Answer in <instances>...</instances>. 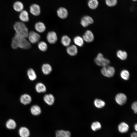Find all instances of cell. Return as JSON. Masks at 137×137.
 Instances as JSON below:
<instances>
[{"mask_svg": "<svg viewBox=\"0 0 137 137\" xmlns=\"http://www.w3.org/2000/svg\"><path fill=\"white\" fill-rule=\"evenodd\" d=\"M26 38L15 33L12 40L11 47L14 49L19 48L25 49H30L31 47V43Z\"/></svg>", "mask_w": 137, "mask_h": 137, "instance_id": "cell-1", "label": "cell"}, {"mask_svg": "<svg viewBox=\"0 0 137 137\" xmlns=\"http://www.w3.org/2000/svg\"><path fill=\"white\" fill-rule=\"evenodd\" d=\"M15 34L27 38L29 33L28 29L24 22L19 21L15 23L13 26Z\"/></svg>", "mask_w": 137, "mask_h": 137, "instance_id": "cell-2", "label": "cell"}, {"mask_svg": "<svg viewBox=\"0 0 137 137\" xmlns=\"http://www.w3.org/2000/svg\"><path fill=\"white\" fill-rule=\"evenodd\" d=\"M94 61L97 65L102 67L109 65L110 63V61L104 57L103 55L100 53L98 54Z\"/></svg>", "mask_w": 137, "mask_h": 137, "instance_id": "cell-3", "label": "cell"}, {"mask_svg": "<svg viewBox=\"0 0 137 137\" xmlns=\"http://www.w3.org/2000/svg\"><path fill=\"white\" fill-rule=\"evenodd\" d=\"M101 72L104 76L110 78L114 75L115 70L113 67L108 65L102 67L101 70Z\"/></svg>", "mask_w": 137, "mask_h": 137, "instance_id": "cell-4", "label": "cell"}, {"mask_svg": "<svg viewBox=\"0 0 137 137\" xmlns=\"http://www.w3.org/2000/svg\"><path fill=\"white\" fill-rule=\"evenodd\" d=\"M27 38L30 43L35 44L39 42L41 37L38 33L33 31H31L29 32Z\"/></svg>", "mask_w": 137, "mask_h": 137, "instance_id": "cell-5", "label": "cell"}, {"mask_svg": "<svg viewBox=\"0 0 137 137\" xmlns=\"http://www.w3.org/2000/svg\"><path fill=\"white\" fill-rule=\"evenodd\" d=\"M127 97L124 94L122 93L117 94L115 96L116 102L118 105H122L126 103L127 100Z\"/></svg>", "mask_w": 137, "mask_h": 137, "instance_id": "cell-6", "label": "cell"}, {"mask_svg": "<svg viewBox=\"0 0 137 137\" xmlns=\"http://www.w3.org/2000/svg\"><path fill=\"white\" fill-rule=\"evenodd\" d=\"M46 39L49 43L54 44L56 43L58 40L57 34L54 31H49L47 34Z\"/></svg>", "mask_w": 137, "mask_h": 137, "instance_id": "cell-7", "label": "cell"}, {"mask_svg": "<svg viewBox=\"0 0 137 137\" xmlns=\"http://www.w3.org/2000/svg\"><path fill=\"white\" fill-rule=\"evenodd\" d=\"M94 21L90 16L85 15L83 16L81 19L80 24L84 27L88 26L89 25L93 23Z\"/></svg>", "mask_w": 137, "mask_h": 137, "instance_id": "cell-8", "label": "cell"}, {"mask_svg": "<svg viewBox=\"0 0 137 137\" xmlns=\"http://www.w3.org/2000/svg\"><path fill=\"white\" fill-rule=\"evenodd\" d=\"M84 41L88 43L93 41L94 39V36L92 32L89 30H87L84 33L82 37Z\"/></svg>", "mask_w": 137, "mask_h": 137, "instance_id": "cell-9", "label": "cell"}, {"mask_svg": "<svg viewBox=\"0 0 137 137\" xmlns=\"http://www.w3.org/2000/svg\"><path fill=\"white\" fill-rule=\"evenodd\" d=\"M30 11L33 15H39L41 13V9L40 6L36 4H32L30 7Z\"/></svg>", "mask_w": 137, "mask_h": 137, "instance_id": "cell-10", "label": "cell"}, {"mask_svg": "<svg viewBox=\"0 0 137 137\" xmlns=\"http://www.w3.org/2000/svg\"><path fill=\"white\" fill-rule=\"evenodd\" d=\"M20 101L23 104L26 105L31 102L32 101V98L29 95L27 94H24L21 96Z\"/></svg>", "mask_w": 137, "mask_h": 137, "instance_id": "cell-11", "label": "cell"}, {"mask_svg": "<svg viewBox=\"0 0 137 137\" xmlns=\"http://www.w3.org/2000/svg\"><path fill=\"white\" fill-rule=\"evenodd\" d=\"M57 13L58 16L62 19L66 18L68 14V11L67 9L63 7L59 8L57 10Z\"/></svg>", "mask_w": 137, "mask_h": 137, "instance_id": "cell-12", "label": "cell"}, {"mask_svg": "<svg viewBox=\"0 0 137 137\" xmlns=\"http://www.w3.org/2000/svg\"><path fill=\"white\" fill-rule=\"evenodd\" d=\"M43 98L45 103L49 106L53 105L55 101V98L54 96L52 94H50L45 95Z\"/></svg>", "mask_w": 137, "mask_h": 137, "instance_id": "cell-13", "label": "cell"}, {"mask_svg": "<svg viewBox=\"0 0 137 137\" xmlns=\"http://www.w3.org/2000/svg\"><path fill=\"white\" fill-rule=\"evenodd\" d=\"M66 51L67 53L71 56H74L76 55L78 52L77 48L74 45H70L67 47Z\"/></svg>", "mask_w": 137, "mask_h": 137, "instance_id": "cell-14", "label": "cell"}, {"mask_svg": "<svg viewBox=\"0 0 137 137\" xmlns=\"http://www.w3.org/2000/svg\"><path fill=\"white\" fill-rule=\"evenodd\" d=\"M30 111L33 115L38 116L41 114L42 111L40 106L37 105H33L31 107Z\"/></svg>", "mask_w": 137, "mask_h": 137, "instance_id": "cell-15", "label": "cell"}, {"mask_svg": "<svg viewBox=\"0 0 137 137\" xmlns=\"http://www.w3.org/2000/svg\"><path fill=\"white\" fill-rule=\"evenodd\" d=\"M19 133L21 137H29L30 134L28 129L25 127H21L19 129Z\"/></svg>", "mask_w": 137, "mask_h": 137, "instance_id": "cell-16", "label": "cell"}, {"mask_svg": "<svg viewBox=\"0 0 137 137\" xmlns=\"http://www.w3.org/2000/svg\"><path fill=\"white\" fill-rule=\"evenodd\" d=\"M41 70L42 73L44 74L48 75L52 72V68L50 64L48 63H45L42 65Z\"/></svg>", "mask_w": 137, "mask_h": 137, "instance_id": "cell-17", "label": "cell"}, {"mask_svg": "<svg viewBox=\"0 0 137 137\" xmlns=\"http://www.w3.org/2000/svg\"><path fill=\"white\" fill-rule=\"evenodd\" d=\"M35 30L40 33H42L45 31L46 29V27L44 24L41 22L37 23L35 25Z\"/></svg>", "mask_w": 137, "mask_h": 137, "instance_id": "cell-18", "label": "cell"}, {"mask_svg": "<svg viewBox=\"0 0 137 137\" xmlns=\"http://www.w3.org/2000/svg\"><path fill=\"white\" fill-rule=\"evenodd\" d=\"M19 18L21 22H28L29 20L28 13L25 10H23L20 12Z\"/></svg>", "mask_w": 137, "mask_h": 137, "instance_id": "cell-19", "label": "cell"}, {"mask_svg": "<svg viewBox=\"0 0 137 137\" xmlns=\"http://www.w3.org/2000/svg\"><path fill=\"white\" fill-rule=\"evenodd\" d=\"M35 89L38 93H44L46 91V88L45 85L42 82H38L35 85Z\"/></svg>", "mask_w": 137, "mask_h": 137, "instance_id": "cell-20", "label": "cell"}, {"mask_svg": "<svg viewBox=\"0 0 137 137\" xmlns=\"http://www.w3.org/2000/svg\"><path fill=\"white\" fill-rule=\"evenodd\" d=\"M56 137H70L71 133L68 131L58 130L56 132Z\"/></svg>", "mask_w": 137, "mask_h": 137, "instance_id": "cell-21", "label": "cell"}, {"mask_svg": "<svg viewBox=\"0 0 137 137\" xmlns=\"http://www.w3.org/2000/svg\"><path fill=\"white\" fill-rule=\"evenodd\" d=\"M27 74L29 79L31 81H34L37 79V75L36 73L32 68H30L28 70Z\"/></svg>", "mask_w": 137, "mask_h": 137, "instance_id": "cell-22", "label": "cell"}, {"mask_svg": "<svg viewBox=\"0 0 137 137\" xmlns=\"http://www.w3.org/2000/svg\"><path fill=\"white\" fill-rule=\"evenodd\" d=\"M71 40L70 37L67 35L62 36L61 39V42L62 44L65 47H68L70 45Z\"/></svg>", "mask_w": 137, "mask_h": 137, "instance_id": "cell-23", "label": "cell"}, {"mask_svg": "<svg viewBox=\"0 0 137 137\" xmlns=\"http://www.w3.org/2000/svg\"><path fill=\"white\" fill-rule=\"evenodd\" d=\"M6 126L7 128L9 129H15L16 126V124L13 119H8L6 122Z\"/></svg>", "mask_w": 137, "mask_h": 137, "instance_id": "cell-24", "label": "cell"}, {"mask_svg": "<svg viewBox=\"0 0 137 137\" xmlns=\"http://www.w3.org/2000/svg\"><path fill=\"white\" fill-rule=\"evenodd\" d=\"M129 127L128 125L124 122L121 123L118 126V129L121 133H124L127 132L128 130Z\"/></svg>", "mask_w": 137, "mask_h": 137, "instance_id": "cell-25", "label": "cell"}, {"mask_svg": "<svg viewBox=\"0 0 137 137\" xmlns=\"http://www.w3.org/2000/svg\"><path fill=\"white\" fill-rule=\"evenodd\" d=\"M13 8L16 11L18 12H21L23 10L24 5L21 2L16 1L14 4Z\"/></svg>", "mask_w": 137, "mask_h": 137, "instance_id": "cell-26", "label": "cell"}, {"mask_svg": "<svg viewBox=\"0 0 137 137\" xmlns=\"http://www.w3.org/2000/svg\"><path fill=\"white\" fill-rule=\"evenodd\" d=\"M73 42L75 44L79 46L82 47L84 44V40L82 37L77 36L73 39Z\"/></svg>", "mask_w": 137, "mask_h": 137, "instance_id": "cell-27", "label": "cell"}, {"mask_svg": "<svg viewBox=\"0 0 137 137\" xmlns=\"http://www.w3.org/2000/svg\"><path fill=\"white\" fill-rule=\"evenodd\" d=\"M116 55L118 57L122 60H126L127 57V54L125 51L118 50L117 52Z\"/></svg>", "mask_w": 137, "mask_h": 137, "instance_id": "cell-28", "label": "cell"}, {"mask_svg": "<svg viewBox=\"0 0 137 137\" xmlns=\"http://www.w3.org/2000/svg\"><path fill=\"white\" fill-rule=\"evenodd\" d=\"M99 5L97 0H89L88 2V5L90 8L92 9H95L97 8Z\"/></svg>", "mask_w": 137, "mask_h": 137, "instance_id": "cell-29", "label": "cell"}, {"mask_svg": "<svg viewBox=\"0 0 137 137\" xmlns=\"http://www.w3.org/2000/svg\"><path fill=\"white\" fill-rule=\"evenodd\" d=\"M95 106L98 108H101L104 107L105 103L102 100L98 98L95 99L94 101Z\"/></svg>", "mask_w": 137, "mask_h": 137, "instance_id": "cell-30", "label": "cell"}, {"mask_svg": "<svg viewBox=\"0 0 137 137\" xmlns=\"http://www.w3.org/2000/svg\"><path fill=\"white\" fill-rule=\"evenodd\" d=\"M38 47L41 51L44 52L47 49L48 46L46 42L43 41H40L38 43Z\"/></svg>", "mask_w": 137, "mask_h": 137, "instance_id": "cell-31", "label": "cell"}, {"mask_svg": "<svg viewBox=\"0 0 137 137\" xmlns=\"http://www.w3.org/2000/svg\"><path fill=\"white\" fill-rule=\"evenodd\" d=\"M120 76L122 79L127 80L129 79L130 76L129 73L127 70H124L121 72Z\"/></svg>", "mask_w": 137, "mask_h": 137, "instance_id": "cell-32", "label": "cell"}, {"mask_svg": "<svg viewBox=\"0 0 137 137\" xmlns=\"http://www.w3.org/2000/svg\"><path fill=\"white\" fill-rule=\"evenodd\" d=\"M101 126L100 124L98 122H93L91 125V128L94 131H95L99 130L101 128Z\"/></svg>", "mask_w": 137, "mask_h": 137, "instance_id": "cell-33", "label": "cell"}, {"mask_svg": "<svg viewBox=\"0 0 137 137\" xmlns=\"http://www.w3.org/2000/svg\"><path fill=\"white\" fill-rule=\"evenodd\" d=\"M105 3L108 6L112 7L115 6L116 5L117 0H105Z\"/></svg>", "mask_w": 137, "mask_h": 137, "instance_id": "cell-34", "label": "cell"}, {"mask_svg": "<svg viewBox=\"0 0 137 137\" xmlns=\"http://www.w3.org/2000/svg\"><path fill=\"white\" fill-rule=\"evenodd\" d=\"M131 108L134 113L136 114L137 112V102L135 101L133 102L131 105Z\"/></svg>", "mask_w": 137, "mask_h": 137, "instance_id": "cell-35", "label": "cell"}, {"mask_svg": "<svg viewBox=\"0 0 137 137\" xmlns=\"http://www.w3.org/2000/svg\"><path fill=\"white\" fill-rule=\"evenodd\" d=\"M131 137H137V134L136 133L134 132L131 135Z\"/></svg>", "mask_w": 137, "mask_h": 137, "instance_id": "cell-36", "label": "cell"}, {"mask_svg": "<svg viewBox=\"0 0 137 137\" xmlns=\"http://www.w3.org/2000/svg\"><path fill=\"white\" fill-rule=\"evenodd\" d=\"M135 129L136 131H137V124H136L134 126Z\"/></svg>", "mask_w": 137, "mask_h": 137, "instance_id": "cell-37", "label": "cell"}, {"mask_svg": "<svg viewBox=\"0 0 137 137\" xmlns=\"http://www.w3.org/2000/svg\"><path fill=\"white\" fill-rule=\"evenodd\" d=\"M132 0L134 1H136L137 0Z\"/></svg>", "mask_w": 137, "mask_h": 137, "instance_id": "cell-38", "label": "cell"}]
</instances>
